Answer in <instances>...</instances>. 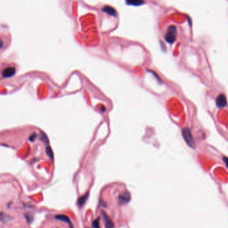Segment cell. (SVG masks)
<instances>
[{
  "mask_svg": "<svg viewBox=\"0 0 228 228\" xmlns=\"http://www.w3.org/2000/svg\"><path fill=\"white\" fill-rule=\"evenodd\" d=\"M88 194H89V193H86L85 195H84L82 196L79 198L78 200V202H77V204H78V206H79V207H83L84 204H85V202H86V200H87L88 197Z\"/></svg>",
  "mask_w": 228,
  "mask_h": 228,
  "instance_id": "8",
  "label": "cell"
},
{
  "mask_svg": "<svg viewBox=\"0 0 228 228\" xmlns=\"http://www.w3.org/2000/svg\"><path fill=\"white\" fill-rule=\"evenodd\" d=\"M127 3L128 5L131 6H141L143 3H144V1L143 0H126Z\"/></svg>",
  "mask_w": 228,
  "mask_h": 228,
  "instance_id": "10",
  "label": "cell"
},
{
  "mask_svg": "<svg viewBox=\"0 0 228 228\" xmlns=\"http://www.w3.org/2000/svg\"><path fill=\"white\" fill-rule=\"evenodd\" d=\"M11 217L10 216H8V215H6L3 213V211L0 212V221H1V222H8V221L11 220Z\"/></svg>",
  "mask_w": 228,
  "mask_h": 228,
  "instance_id": "11",
  "label": "cell"
},
{
  "mask_svg": "<svg viewBox=\"0 0 228 228\" xmlns=\"http://www.w3.org/2000/svg\"><path fill=\"white\" fill-rule=\"evenodd\" d=\"M3 43L2 41H0V48H1L2 47H3Z\"/></svg>",
  "mask_w": 228,
  "mask_h": 228,
  "instance_id": "14",
  "label": "cell"
},
{
  "mask_svg": "<svg viewBox=\"0 0 228 228\" xmlns=\"http://www.w3.org/2000/svg\"><path fill=\"white\" fill-rule=\"evenodd\" d=\"M118 202L120 204H125L127 203H128L130 200H131V195L127 191H122V193H120V195H118Z\"/></svg>",
  "mask_w": 228,
  "mask_h": 228,
  "instance_id": "2",
  "label": "cell"
},
{
  "mask_svg": "<svg viewBox=\"0 0 228 228\" xmlns=\"http://www.w3.org/2000/svg\"><path fill=\"white\" fill-rule=\"evenodd\" d=\"M102 11L106 13H108V15H112V16H117V11L115 10V9H113L110 6H104V8L102 9Z\"/></svg>",
  "mask_w": 228,
  "mask_h": 228,
  "instance_id": "7",
  "label": "cell"
},
{
  "mask_svg": "<svg viewBox=\"0 0 228 228\" xmlns=\"http://www.w3.org/2000/svg\"><path fill=\"white\" fill-rule=\"evenodd\" d=\"M25 217H26V219L27 220V222L28 223H30L31 222H32L33 220V216L31 215H29V214H26V215H25Z\"/></svg>",
  "mask_w": 228,
  "mask_h": 228,
  "instance_id": "13",
  "label": "cell"
},
{
  "mask_svg": "<svg viewBox=\"0 0 228 228\" xmlns=\"http://www.w3.org/2000/svg\"><path fill=\"white\" fill-rule=\"evenodd\" d=\"M15 74V69L13 67H8L3 71V77H8L13 76Z\"/></svg>",
  "mask_w": 228,
  "mask_h": 228,
  "instance_id": "9",
  "label": "cell"
},
{
  "mask_svg": "<svg viewBox=\"0 0 228 228\" xmlns=\"http://www.w3.org/2000/svg\"><path fill=\"white\" fill-rule=\"evenodd\" d=\"M165 38L169 44H173L176 39V27L174 26L169 27Z\"/></svg>",
  "mask_w": 228,
  "mask_h": 228,
  "instance_id": "1",
  "label": "cell"
},
{
  "mask_svg": "<svg viewBox=\"0 0 228 228\" xmlns=\"http://www.w3.org/2000/svg\"><path fill=\"white\" fill-rule=\"evenodd\" d=\"M54 218H55V220L66 223L67 224L69 225L70 228H74V226H73L72 222L70 221V218H68V216L65 215H62V214H60V215H56L55 217H54Z\"/></svg>",
  "mask_w": 228,
  "mask_h": 228,
  "instance_id": "4",
  "label": "cell"
},
{
  "mask_svg": "<svg viewBox=\"0 0 228 228\" xmlns=\"http://www.w3.org/2000/svg\"><path fill=\"white\" fill-rule=\"evenodd\" d=\"M102 217H103L104 221V224H105V227L106 228H113L114 227V224L113 221L111 220V218L107 215V214L104 212L102 211Z\"/></svg>",
  "mask_w": 228,
  "mask_h": 228,
  "instance_id": "6",
  "label": "cell"
},
{
  "mask_svg": "<svg viewBox=\"0 0 228 228\" xmlns=\"http://www.w3.org/2000/svg\"><path fill=\"white\" fill-rule=\"evenodd\" d=\"M92 227L94 228H100L99 225V219L95 220L92 223Z\"/></svg>",
  "mask_w": 228,
  "mask_h": 228,
  "instance_id": "12",
  "label": "cell"
},
{
  "mask_svg": "<svg viewBox=\"0 0 228 228\" xmlns=\"http://www.w3.org/2000/svg\"><path fill=\"white\" fill-rule=\"evenodd\" d=\"M183 138L186 141V142L189 145H190V147H193L195 145V142L193 141L192 138V135H191L190 131L188 129H184L183 131Z\"/></svg>",
  "mask_w": 228,
  "mask_h": 228,
  "instance_id": "3",
  "label": "cell"
},
{
  "mask_svg": "<svg viewBox=\"0 0 228 228\" xmlns=\"http://www.w3.org/2000/svg\"><path fill=\"white\" fill-rule=\"evenodd\" d=\"M226 97L223 94H220L216 99V104L219 108H222L226 106Z\"/></svg>",
  "mask_w": 228,
  "mask_h": 228,
  "instance_id": "5",
  "label": "cell"
}]
</instances>
